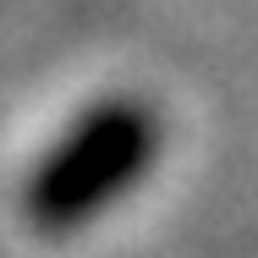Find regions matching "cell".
<instances>
[{"label": "cell", "instance_id": "6da1fadb", "mask_svg": "<svg viewBox=\"0 0 258 258\" xmlns=\"http://www.w3.org/2000/svg\"><path fill=\"white\" fill-rule=\"evenodd\" d=\"M159 159V115L138 94H104L83 104L50 149L28 165L22 214L39 236H72L121 204Z\"/></svg>", "mask_w": 258, "mask_h": 258}]
</instances>
